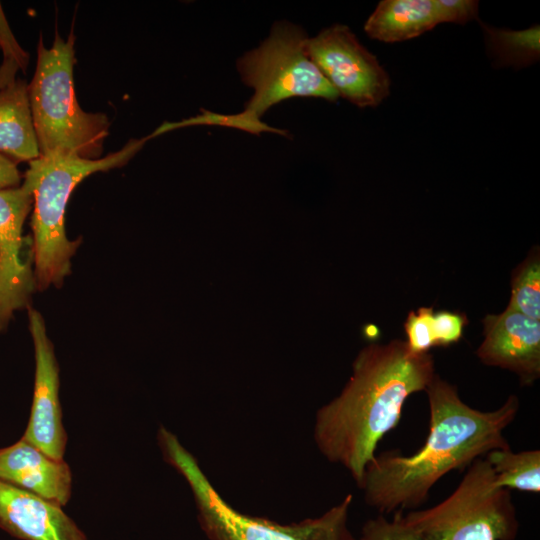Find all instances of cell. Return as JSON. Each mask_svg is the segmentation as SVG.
I'll use <instances>...</instances> for the list:
<instances>
[{"label":"cell","mask_w":540,"mask_h":540,"mask_svg":"<svg viewBox=\"0 0 540 540\" xmlns=\"http://www.w3.org/2000/svg\"><path fill=\"white\" fill-rule=\"evenodd\" d=\"M75 37L56 35L52 47L40 38L37 65L28 84V96L40 156L53 154L99 159L108 135L103 113L85 112L74 90Z\"/></svg>","instance_id":"obj_4"},{"label":"cell","mask_w":540,"mask_h":540,"mask_svg":"<svg viewBox=\"0 0 540 540\" xmlns=\"http://www.w3.org/2000/svg\"><path fill=\"white\" fill-rule=\"evenodd\" d=\"M21 175L16 163L0 153V190L20 186Z\"/></svg>","instance_id":"obj_23"},{"label":"cell","mask_w":540,"mask_h":540,"mask_svg":"<svg viewBox=\"0 0 540 540\" xmlns=\"http://www.w3.org/2000/svg\"><path fill=\"white\" fill-rule=\"evenodd\" d=\"M485 459L492 467L499 486L509 490L539 493V450L513 452L510 448L495 449L488 452Z\"/></svg>","instance_id":"obj_18"},{"label":"cell","mask_w":540,"mask_h":540,"mask_svg":"<svg viewBox=\"0 0 540 540\" xmlns=\"http://www.w3.org/2000/svg\"><path fill=\"white\" fill-rule=\"evenodd\" d=\"M532 319L540 320V252L533 246L513 270L508 306Z\"/></svg>","instance_id":"obj_19"},{"label":"cell","mask_w":540,"mask_h":540,"mask_svg":"<svg viewBox=\"0 0 540 540\" xmlns=\"http://www.w3.org/2000/svg\"><path fill=\"white\" fill-rule=\"evenodd\" d=\"M437 23L465 24L477 18L479 2L475 0H433Z\"/></svg>","instance_id":"obj_21"},{"label":"cell","mask_w":540,"mask_h":540,"mask_svg":"<svg viewBox=\"0 0 540 540\" xmlns=\"http://www.w3.org/2000/svg\"><path fill=\"white\" fill-rule=\"evenodd\" d=\"M437 24L433 0H384L364 30L372 39L393 43L418 37Z\"/></svg>","instance_id":"obj_15"},{"label":"cell","mask_w":540,"mask_h":540,"mask_svg":"<svg viewBox=\"0 0 540 540\" xmlns=\"http://www.w3.org/2000/svg\"><path fill=\"white\" fill-rule=\"evenodd\" d=\"M0 528L22 540H87L60 505L1 480Z\"/></svg>","instance_id":"obj_12"},{"label":"cell","mask_w":540,"mask_h":540,"mask_svg":"<svg viewBox=\"0 0 540 540\" xmlns=\"http://www.w3.org/2000/svg\"><path fill=\"white\" fill-rule=\"evenodd\" d=\"M306 50L339 97L366 108L389 95L387 72L347 26L334 24L308 37Z\"/></svg>","instance_id":"obj_8"},{"label":"cell","mask_w":540,"mask_h":540,"mask_svg":"<svg viewBox=\"0 0 540 540\" xmlns=\"http://www.w3.org/2000/svg\"><path fill=\"white\" fill-rule=\"evenodd\" d=\"M482 26L488 52L497 67L524 68L539 60L538 25L520 31Z\"/></svg>","instance_id":"obj_17"},{"label":"cell","mask_w":540,"mask_h":540,"mask_svg":"<svg viewBox=\"0 0 540 540\" xmlns=\"http://www.w3.org/2000/svg\"><path fill=\"white\" fill-rule=\"evenodd\" d=\"M0 46L3 50L4 59L16 62L24 69L27 58L26 53L20 48L11 33L0 5Z\"/></svg>","instance_id":"obj_22"},{"label":"cell","mask_w":540,"mask_h":540,"mask_svg":"<svg viewBox=\"0 0 540 540\" xmlns=\"http://www.w3.org/2000/svg\"><path fill=\"white\" fill-rule=\"evenodd\" d=\"M194 125H216L230 127L256 135L263 132H270L283 136L287 135L286 130L271 127L266 123L262 122L261 118H258L254 114L249 113L245 110L236 114H219L216 112L201 109V114L197 116L184 119L179 122L163 123L151 135H149V139L174 129Z\"/></svg>","instance_id":"obj_20"},{"label":"cell","mask_w":540,"mask_h":540,"mask_svg":"<svg viewBox=\"0 0 540 540\" xmlns=\"http://www.w3.org/2000/svg\"><path fill=\"white\" fill-rule=\"evenodd\" d=\"M32 205L31 191L24 183L0 190V333L15 311L29 308L36 288L33 255L25 253L27 238L22 236Z\"/></svg>","instance_id":"obj_9"},{"label":"cell","mask_w":540,"mask_h":540,"mask_svg":"<svg viewBox=\"0 0 540 540\" xmlns=\"http://www.w3.org/2000/svg\"><path fill=\"white\" fill-rule=\"evenodd\" d=\"M425 391L430 424L424 445L408 456L394 452L375 456L359 485L365 502L382 513L418 507L450 471L469 466L492 450L510 448L503 432L519 410L516 396L483 412L464 403L456 387L436 374Z\"/></svg>","instance_id":"obj_1"},{"label":"cell","mask_w":540,"mask_h":540,"mask_svg":"<svg viewBox=\"0 0 540 540\" xmlns=\"http://www.w3.org/2000/svg\"><path fill=\"white\" fill-rule=\"evenodd\" d=\"M149 140L131 139L122 149L99 159L53 154L29 162L23 183L33 197L34 278L39 290L50 284L61 286L70 273V259L79 241H69L64 226L68 200L87 176L125 165Z\"/></svg>","instance_id":"obj_3"},{"label":"cell","mask_w":540,"mask_h":540,"mask_svg":"<svg viewBox=\"0 0 540 540\" xmlns=\"http://www.w3.org/2000/svg\"><path fill=\"white\" fill-rule=\"evenodd\" d=\"M389 523L402 540H513L519 527L510 490L497 484L485 458L469 465L445 500L406 515L398 511Z\"/></svg>","instance_id":"obj_6"},{"label":"cell","mask_w":540,"mask_h":540,"mask_svg":"<svg viewBox=\"0 0 540 540\" xmlns=\"http://www.w3.org/2000/svg\"><path fill=\"white\" fill-rule=\"evenodd\" d=\"M484 340L476 354L482 363L515 373L522 385L540 376V320L507 307L482 320Z\"/></svg>","instance_id":"obj_11"},{"label":"cell","mask_w":540,"mask_h":540,"mask_svg":"<svg viewBox=\"0 0 540 540\" xmlns=\"http://www.w3.org/2000/svg\"><path fill=\"white\" fill-rule=\"evenodd\" d=\"M307 39L300 26L277 21L258 47L237 60L242 82L254 91L243 110L261 118L272 106L294 97L339 98L308 55Z\"/></svg>","instance_id":"obj_7"},{"label":"cell","mask_w":540,"mask_h":540,"mask_svg":"<svg viewBox=\"0 0 540 540\" xmlns=\"http://www.w3.org/2000/svg\"><path fill=\"white\" fill-rule=\"evenodd\" d=\"M157 439L164 460L188 483L199 522L212 540H356L347 527L351 494L323 515L298 523L243 514L225 501L175 434L160 426Z\"/></svg>","instance_id":"obj_5"},{"label":"cell","mask_w":540,"mask_h":540,"mask_svg":"<svg viewBox=\"0 0 540 540\" xmlns=\"http://www.w3.org/2000/svg\"><path fill=\"white\" fill-rule=\"evenodd\" d=\"M469 321L465 313L434 312L433 307H420L410 311L404 322L407 345L414 353H428L435 346L457 343Z\"/></svg>","instance_id":"obj_16"},{"label":"cell","mask_w":540,"mask_h":540,"mask_svg":"<svg viewBox=\"0 0 540 540\" xmlns=\"http://www.w3.org/2000/svg\"><path fill=\"white\" fill-rule=\"evenodd\" d=\"M16 69L0 67V153L13 162L40 156L33 124L28 84L16 79Z\"/></svg>","instance_id":"obj_14"},{"label":"cell","mask_w":540,"mask_h":540,"mask_svg":"<svg viewBox=\"0 0 540 540\" xmlns=\"http://www.w3.org/2000/svg\"><path fill=\"white\" fill-rule=\"evenodd\" d=\"M0 480L60 506L71 497L72 473L68 464L51 458L23 438L0 448Z\"/></svg>","instance_id":"obj_13"},{"label":"cell","mask_w":540,"mask_h":540,"mask_svg":"<svg viewBox=\"0 0 540 540\" xmlns=\"http://www.w3.org/2000/svg\"><path fill=\"white\" fill-rule=\"evenodd\" d=\"M28 317L36 368L32 408L22 438L51 458L62 460L67 435L59 400V369L41 314L29 307Z\"/></svg>","instance_id":"obj_10"},{"label":"cell","mask_w":540,"mask_h":540,"mask_svg":"<svg viewBox=\"0 0 540 540\" xmlns=\"http://www.w3.org/2000/svg\"><path fill=\"white\" fill-rule=\"evenodd\" d=\"M434 376L433 356L412 352L406 341L364 347L341 393L316 413L318 450L343 466L359 487L379 441L398 425L405 401L425 391Z\"/></svg>","instance_id":"obj_2"}]
</instances>
